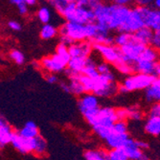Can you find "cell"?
I'll list each match as a JSON object with an SVG mask.
<instances>
[{
  "instance_id": "cell-1",
  "label": "cell",
  "mask_w": 160,
  "mask_h": 160,
  "mask_svg": "<svg viewBox=\"0 0 160 160\" xmlns=\"http://www.w3.org/2000/svg\"><path fill=\"white\" fill-rule=\"evenodd\" d=\"M119 85L115 82V76L112 72L100 74L95 80L93 93L98 97H112L118 93Z\"/></svg>"
},
{
  "instance_id": "cell-2",
  "label": "cell",
  "mask_w": 160,
  "mask_h": 160,
  "mask_svg": "<svg viewBox=\"0 0 160 160\" xmlns=\"http://www.w3.org/2000/svg\"><path fill=\"white\" fill-rule=\"evenodd\" d=\"M156 75L145 74V73H132L128 75V77L121 83L128 92L134 90H146L150 85L157 79Z\"/></svg>"
},
{
  "instance_id": "cell-3",
  "label": "cell",
  "mask_w": 160,
  "mask_h": 160,
  "mask_svg": "<svg viewBox=\"0 0 160 160\" xmlns=\"http://www.w3.org/2000/svg\"><path fill=\"white\" fill-rule=\"evenodd\" d=\"M60 35H67L75 41H82L88 39V31L84 24H81L74 21H66L63 23L59 30Z\"/></svg>"
},
{
  "instance_id": "cell-4",
  "label": "cell",
  "mask_w": 160,
  "mask_h": 160,
  "mask_svg": "<svg viewBox=\"0 0 160 160\" xmlns=\"http://www.w3.org/2000/svg\"><path fill=\"white\" fill-rule=\"evenodd\" d=\"M93 47L94 50L100 54L102 59L112 65L119 62L122 60L123 54L121 48L116 44L108 45L102 44V43H93Z\"/></svg>"
},
{
  "instance_id": "cell-5",
  "label": "cell",
  "mask_w": 160,
  "mask_h": 160,
  "mask_svg": "<svg viewBox=\"0 0 160 160\" xmlns=\"http://www.w3.org/2000/svg\"><path fill=\"white\" fill-rule=\"evenodd\" d=\"M132 9L128 6L111 4L110 17L108 22V26L110 30H119V28L124 24V22L128 18Z\"/></svg>"
},
{
  "instance_id": "cell-6",
  "label": "cell",
  "mask_w": 160,
  "mask_h": 160,
  "mask_svg": "<svg viewBox=\"0 0 160 160\" xmlns=\"http://www.w3.org/2000/svg\"><path fill=\"white\" fill-rule=\"evenodd\" d=\"M147 45L143 44V43L139 42L138 40L133 39L129 41L127 44L121 46V51H122V60L120 62H125L130 64H133L141 55V53L144 51Z\"/></svg>"
},
{
  "instance_id": "cell-7",
  "label": "cell",
  "mask_w": 160,
  "mask_h": 160,
  "mask_svg": "<svg viewBox=\"0 0 160 160\" xmlns=\"http://www.w3.org/2000/svg\"><path fill=\"white\" fill-rule=\"evenodd\" d=\"M40 65L42 69L50 73H60L65 70L68 62H66L60 55L55 53L51 56L43 58L40 61Z\"/></svg>"
},
{
  "instance_id": "cell-8",
  "label": "cell",
  "mask_w": 160,
  "mask_h": 160,
  "mask_svg": "<svg viewBox=\"0 0 160 160\" xmlns=\"http://www.w3.org/2000/svg\"><path fill=\"white\" fill-rule=\"evenodd\" d=\"M145 26V22L143 20V18L140 14L139 11L137 10V7L132 9L128 18L124 22V24L119 28L118 32H127L134 34L139 29Z\"/></svg>"
},
{
  "instance_id": "cell-9",
  "label": "cell",
  "mask_w": 160,
  "mask_h": 160,
  "mask_svg": "<svg viewBox=\"0 0 160 160\" xmlns=\"http://www.w3.org/2000/svg\"><path fill=\"white\" fill-rule=\"evenodd\" d=\"M137 10L143 18L145 26L152 28L153 31L160 30V10H152L149 6H137Z\"/></svg>"
},
{
  "instance_id": "cell-10",
  "label": "cell",
  "mask_w": 160,
  "mask_h": 160,
  "mask_svg": "<svg viewBox=\"0 0 160 160\" xmlns=\"http://www.w3.org/2000/svg\"><path fill=\"white\" fill-rule=\"evenodd\" d=\"M11 145L21 154L33 153L35 148V138L23 137L18 132V130H14Z\"/></svg>"
},
{
  "instance_id": "cell-11",
  "label": "cell",
  "mask_w": 160,
  "mask_h": 160,
  "mask_svg": "<svg viewBox=\"0 0 160 160\" xmlns=\"http://www.w3.org/2000/svg\"><path fill=\"white\" fill-rule=\"evenodd\" d=\"M117 120L118 118H117V114H116L115 108H110V107L101 108L93 126L99 125V126H103V127L113 129V126Z\"/></svg>"
},
{
  "instance_id": "cell-12",
  "label": "cell",
  "mask_w": 160,
  "mask_h": 160,
  "mask_svg": "<svg viewBox=\"0 0 160 160\" xmlns=\"http://www.w3.org/2000/svg\"><path fill=\"white\" fill-rule=\"evenodd\" d=\"M68 49L71 57H81L86 59V58L91 56L94 47H93V43L90 40L86 39L82 41L74 42L73 44L68 47Z\"/></svg>"
},
{
  "instance_id": "cell-13",
  "label": "cell",
  "mask_w": 160,
  "mask_h": 160,
  "mask_svg": "<svg viewBox=\"0 0 160 160\" xmlns=\"http://www.w3.org/2000/svg\"><path fill=\"white\" fill-rule=\"evenodd\" d=\"M69 21H74L81 24H89L96 22V17L93 10L82 8V7H77L74 13L72 14V17Z\"/></svg>"
},
{
  "instance_id": "cell-14",
  "label": "cell",
  "mask_w": 160,
  "mask_h": 160,
  "mask_svg": "<svg viewBox=\"0 0 160 160\" xmlns=\"http://www.w3.org/2000/svg\"><path fill=\"white\" fill-rule=\"evenodd\" d=\"M128 138H129V134L128 132L125 133L117 132L112 129V132L105 139V142L109 149H118V148L125 147Z\"/></svg>"
},
{
  "instance_id": "cell-15",
  "label": "cell",
  "mask_w": 160,
  "mask_h": 160,
  "mask_svg": "<svg viewBox=\"0 0 160 160\" xmlns=\"http://www.w3.org/2000/svg\"><path fill=\"white\" fill-rule=\"evenodd\" d=\"M128 159L130 160H147L148 156L144 153L143 150H141L136 144V140L129 137L124 147Z\"/></svg>"
},
{
  "instance_id": "cell-16",
  "label": "cell",
  "mask_w": 160,
  "mask_h": 160,
  "mask_svg": "<svg viewBox=\"0 0 160 160\" xmlns=\"http://www.w3.org/2000/svg\"><path fill=\"white\" fill-rule=\"evenodd\" d=\"M78 107L81 113L86 110L99 108L100 106H99L98 96L92 92L82 94V96H80V99L78 101Z\"/></svg>"
},
{
  "instance_id": "cell-17",
  "label": "cell",
  "mask_w": 160,
  "mask_h": 160,
  "mask_svg": "<svg viewBox=\"0 0 160 160\" xmlns=\"http://www.w3.org/2000/svg\"><path fill=\"white\" fill-rule=\"evenodd\" d=\"M13 132L14 130L12 126L4 118V116H1L0 118V147L1 149H3L6 145L11 144Z\"/></svg>"
},
{
  "instance_id": "cell-18",
  "label": "cell",
  "mask_w": 160,
  "mask_h": 160,
  "mask_svg": "<svg viewBox=\"0 0 160 160\" xmlns=\"http://www.w3.org/2000/svg\"><path fill=\"white\" fill-rule=\"evenodd\" d=\"M156 62H151V61L138 59L132 64L133 72L134 73H145V74L155 75Z\"/></svg>"
},
{
  "instance_id": "cell-19",
  "label": "cell",
  "mask_w": 160,
  "mask_h": 160,
  "mask_svg": "<svg viewBox=\"0 0 160 160\" xmlns=\"http://www.w3.org/2000/svg\"><path fill=\"white\" fill-rule=\"evenodd\" d=\"M145 132L152 136L160 135V116H149L144 125Z\"/></svg>"
},
{
  "instance_id": "cell-20",
  "label": "cell",
  "mask_w": 160,
  "mask_h": 160,
  "mask_svg": "<svg viewBox=\"0 0 160 160\" xmlns=\"http://www.w3.org/2000/svg\"><path fill=\"white\" fill-rule=\"evenodd\" d=\"M145 99L150 104L160 102V79L157 78L145 92Z\"/></svg>"
},
{
  "instance_id": "cell-21",
  "label": "cell",
  "mask_w": 160,
  "mask_h": 160,
  "mask_svg": "<svg viewBox=\"0 0 160 160\" xmlns=\"http://www.w3.org/2000/svg\"><path fill=\"white\" fill-rule=\"evenodd\" d=\"M153 34H154V31L152 28H150L148 26H144L134 33V37H135L136 40L143 43V44L151 45L152 38H153Z\"/></svg>"
},
{
  "instance_id": "cell-22",
  "label": "cell",
  "mask_w": 160,
  "mask_h": 160,
  "mask_svg": "<svg viewBox=\"0 0 160 160\" xmlns=\"http://www.w3.org/2000/svg\"><path fill=\"white\" fill-rule=\"evenodd\" d=\"M94 13L96 17V22L104 23L108 25L109 17H110V11H111V4L105 5L104 3H101L97 8L94 10Z\"/></svg>"
},
{
  "instance_id": "cell-23",
  "label": "cell",
  "mask_w": 160,
  "mask_h": 160,
  "mask_svg": "<svg viewBox=\"0 0 160 160\" xmlns=\"http://www.w3.org/2000/svg\"><path fill=\"white\" fill-rule=\"evenodd\" d=\"M97 65H98V62L95 61V59L92 56L86 58V64L82 70V74L88 76L94 80L98 79L100 76V73L97 69Z\"/></svg>"
},
{
  "instance_id": "cell-24",
  "label": "cell",
  "mask_w": 160,
  "mask_h": 160,
  "mask_svg": "<svg viewBox=\"0 0 160 160\" xmlns=\"http://www.w3.org/2000/svg\"><path fill=\"white\" fill-rule=\"evenodd\" d=\"M18 132L26 138H35L38 135H39V130L38 126L36 125L35 122L33 121H29L25 124V126L20 128L19 130H18Z\"/></svg>"
},
{
  "instance_id": "cell-25",
  "label": "cell",
  "mask_w": 160,
  "mask_h": 160,
  "mask_svg": "<svg viewBox=\"0 0 160 160\" xmlns=\"http://www.w3.org/2000/svg\"><path fill=\"white\" fill-rule=\"evenodd\" d=\"M83 158L86 160H108V151L105 149L88 150L83 152Z\"/></svg>"
},
{
  "instance_id": "cell-26",
  "label": "cell",
  "mask_w": 160,
  "mask_h": 160,
  "mask_svg": "<svg viewBox=\"0 0 160 160\" xmlns=\"http://www.w3.org/2000/svg\"><path fill=\"white\" fill-rule=\"evenodd\" d=\"M79 75H75L73 77L68 78L69 79V86H70L71 94H73L75 96H82V94L85 93V89H84L82 82L80 81Z\"/></svg>"
},
{
  "instance_id": "cell-27",
  "label": "cell",
  "mask_w": 160,
  "mask_h": 160,
  "mask_svg": "<svg viewBox=\"0 0 160 160\" xmlns=\"http://www.w3.org/2000/svg\"><path fill=\"white\" fill-rule=\"evenodd\" d=\"M86 64V59L81 57H71L67 67L71 69L75 74L82 73V70Z\"/></svg>"
},
{
  "instance_id": "cell-28",
  "label": "cell",
  "mask_w": 160,
  "mask_h": 160,
  "mask_svg": "<svg viewBox=\"0 0 160 160\" xmlns=\"http://www.w3.org/2000/svg\"><path fill=\"white\" fill-rule=\"evenodd\" d=\"M47 152V142L40 134L35 137V148L33 153L36 156L43 157L46 155Z\"/></svg>"
},
{
  "instance_id": "cell-29",
  "label": "cell",
  "mask_w": 160,
  "mask_h": 160,
  "mask_svg": "<svg viewBox=\"0 0 160 160\" xmlns=\"http://www.w3.org/2000/svg\"><path fill=\"white\" fill-rule=\"evenodd\" d=\"M58 34H59L58 29L50 23L43 24L39 32V36L43 40H49L51 38H54Z\"/></svg>"
},
{
  "instance_id": "cell-30",
  "label": "cell",
  "mask_w": 160,
  "mask_h": 160,
  "mask_svg": "<svg viewBox=\"0 0 160 160\" xmlns=\"http://www.w3.org/2000/svg\"><path fill=\"white\" fill-rule=\"evenodd\" d=\"M160 57V53L152 45H147L144 51L141 53L139 59L141 60H146L151 62H158Z\"/></svg>"
},
{
  "instance_id": "cell-31",
  "label": "cell",
  "mask_w": 160,
  "mask_h": 160,
  "mask_svg": "<svg viewBox=\"0 0 160 160\" xmlns=\"http://www.w3.org/2000/svg\"><path fill=\"white\" fill-rule=\"evenodd\" d=\"M133 39H135L134 34L127 33V32H119V34L115 37V44L121 47Z\"/></svg>"
},
{
  "instance_id": "cell-32",
  "label": "cell",
  "mask_w": 160,
  "mask_h": 160,
  "mask_svg": "<svg viewBox=\"0 0 160 160\" xmlns=\"http://www.w3.org/2000/svg\"><path fill=\"white\" fill-rule=\"evenodd\" d=\"M108 160H128V157L124 148L109 149Z\"/></svg>"
},
{
  "instance_id": "cell-33",
  "label": "cell",
  "mask_w": 160,
  "mask_h": 160,
  "mask_svg": "<svg viewBox=\"0 0 160 160\" xmlns=\"http://www.w3.org/2000/svg\"><path fill=\"white\" fill-rule=\"evenodd\" d=\"M79 78H80V81L82 82L84 89H85V93H90L92 92L93 93V89H94V85H95V80L86 76L82 73H81L79 75Z\"/></svg>"
},
{
  "instance_id": "cell-34",
  "label": "cell",
  "mask_w": 160,
  "mask_h": 160,
  "mask_svg": "<svg viewBox=\"0 0 160 160\" xmlns=\"http://www.w3.org/2000/svg\"><path fill=\"white\" fill-rule=\"evenodd\" d=\"M128 117L129 119L134 120V121H140L144 117V112L140 108L138 105H134L128 108Z\"/></svg>"
},
{
  "instance_id": "cell-35",
  "label": "cell",
  "mask_w": 160,
  "mask_h": 160,
  "mask_svg": "<svg viewBox=\"0 0 160 160\" xmlns=\"http://www.w3.org/2000/svg\"><path fill=\"white\" fill-rule=\"evenodd\" d=\"M113 66L117 69L121 74H124V75H130V74L134 73L132 64L125 62H119L117 63H115Z\"/></svg>"
},
{
  "instance_id": "cell-36",
  "label": "cell",
  "mask_w": 160,
  "mask_h": 160,
  "mask_svg": "<svg viewBox=\"0 0 160 160\" xmlns=\"http://www.w3.org/2000/svg\"><path fill=\"white\" fill-rule=\"evenodd\" d=\"M9 57H10V59L12 61H13L18 65H22L25 62V56L23 55V53L17 49L11 50Z\"/></svg>"
},
{
  "instance_id": "cell-37",
  "label": "cell",
  "mask_w": 160,
  "mask_h": 160,
  "mask_svg": "<svg viewBox=\"0 0 160 160\" xmlns=\"http://www.w3.org/2000/svg\"><path fill=\"white\" fill-rule=\"evenodd\" d=\"M38 18L42 24L49 23L51 19V13H50L49 9L47 7H41L38 11Z\"/></svg>"
},
{
  "instance_id": "cell-38",
  "label": "cell",
  "mask_w": 160,
  "mask_h": 160,
  "mask_svg": "<svg viewBox=\"0 0 160 160\" xmlns=\"http://www.w3.org/2000/svg\"><path fill=\"white\" fill-rule=\"evenodd\" d=\"M92 129H93V132L103 140H105L108 136V134L112 132L111 128H106L103 126H99V125L93 126Z\"/></svg>"
},
{
  "instance_id": "cell-39",
  "label": "cell",
  "mask_w": 160,
  "mask_h": 160,
  "mask_svg": "<svg viewBox=\"0 0 160 160\" xmlns=\"http://www.w3.org/2000/svg\"><path fill=\"white\" fill-rule=\"evenodd\" d=\"M56 53L58 55H60L66 62H69V61L71 59V55L69 53L68 46L62 44V43H60V44L58 45L57 48H56Z\"/></svg>"
},
{
  "instance_id": "cell-40",
  "label": "cell",
  "mask_w": 160,
  "mask_h": 160,
  "mask_svg": "<svg viewBox=\"0 0 160 160\" xmlns=\"http://www.w3.org/2000/svg\"><path fill=\"white\" fill-rule=\"evenodd\" d=\"M77 3L76 2H69L66 6V8L64 9V11L62 12V13L61 14V16L66 20V21H69L72 14L74 13V12L76 11L77 9Z\"/></svg>"
},
{
  "instance_id": "cell-41",
  "label": "cell",
  "mask_w": 160,
  "mask_h": 160,
  "mask_svg": "<svg viewBox=\"0 0 160 160\" xmlns=\"http://www.w3.org/2000/svg\"><path fill=\"white\" fill-rule=\"evenodd\" d=\"M50 1H51L52 6L55 8V10L60 14L62 13V12L66 8L67 4L69 3L67 0H50Z\"/></svg>"
},
{
  "instance_id": "cell-42",
  "label": "cell",
  "mask_w": 160,
  "mask_h": 160,
  "mask_svg": "<svg viewBox=\"0 0 160 160\" xmlns=\"http://www.w3.org/2000/svg\"><path fill=\"white\" fill-rule=\"evenodd\" d=\"M113 130H115V132H122V133L128 132V126L127 121L126 120H117L113 126Z\"/></svg>"
},
{
  "instance_id": "cell-43",
  "label": "cell",
  "mask_w": 160,
  "mask_h": 160,
  "mask_svg": "<svg viewBox=\"0 0 160 160\" xmlns=\"http://www.w3.org/2000/svg\"><path fill=\"white\" fill-rule=\"evenodd\" d=\"M97 69L99 71L100 74H105V73H108V72H110L111 71V68H110V63L103 61L98 63L97 65Z\"/></svg>"
},
{
  "instance_id": "cell-44",
  "label": "cell",
  "mask_w": 160,
  "mask_h": 160,
  "mask_svg": "<svg viewBox=\"0 0 160 160\" xmlns=\"http://www.w3.org/2000/svg\"><path fill=\"white\" fill-rule=\"evenodd\" d=\"M152 47H154L159 53H160V30L154 31L153 38L152 40Z\"/></svg>"
},
{
  "instance_id": "cell-45",
  "label": "cell",
  "mask_w": 160,
  "mask_h": 160,
  "mask_svg": "<svg viewBox=\"0 0 160 160\" xmlns=\"http://www.w3.org/2000/svg\"><path fill=\"white\" fill-rule=\"evenodd\" d=\"M149 116H160V102L153 103L149 109Z\"/></svg>"
},
{
  "instance_id": "cell-46",
  "label": "cell",
  "mask_w": 160,
  "mask_h": 160,
  "mask_svg": "<svg viewBox=\"0 0 160 160\" xmlns=\"http://www.w3.org/2000/svg\"><path fill=\"white\" fill-rule=\"evenodd\" d=\"M116 114H117L118 120H128V108H117L116 109Z\"/></svg>"
},
{
  "instance_id": "cell-47",
  "label": "cell",
  "mask_w": 160,
  "mask_h": 160,
  "mask_svg": "<svg viewBox=\"0 0 160 160\" xmlns=\"http://www.w3.org/2000/svg\"><path fill=\"white\" fill-rule=\"evenodd\" d=\"M60 36H61L60 37V43H62V44H64L68 47L73 44L74 42H76L73 38H70L67 35H60Z\"/></svg>"
},
{
  "instance_id": "cell-48",
  "label": "cell",
  "mask_w": 160,
  "mask_h": 160,
  "mask_svg": "<svg viewBox=\"0 0 160 160\" xmlns=\"http://www.w3.org/2000/svg\"><path fill=\"white\" fill-rule=\"evenodd\" d=\"M8 27L12 31H20L21 30V25L18 22V21H14V20H11L8 22Z\"/></svg>"
},
{
  "instance_id": "cell-49",
  "label": "cell",
  "mask_w": 160,
  "mask_h": 160,
  "mask_svg": "<svg viewBox=\"0 0 160 160\" xmlns=\"http://www.w3.org/2000/svg\"><path fill=\"white\" fill-rule=\"evenodd\" d=\"M44 77H45V80L49 83H56L58 82V78L55 75V73H50V72H47Z\"/></svg>"
},
{
  "instance_id": "cell-50",
  "label": "cell",
  "mask_w": 160,
  "mask_h": 160,
  "mask_svg": "<svg viewBox=\"0 0 160 160\" xmlns=\"http://www.w3.org/2000/svg\"><path fill=\"white\" fill-rule=\"evenodd\" d=\"M28 4H26L25 2H23V3H21V4H19V5H18V12H19V13L21 14V16H25V14L28 12Z\"/></svg>"
},
{
  "instance_id": "cell-51",
  "label": "cell",
  "mask_w": 160,
  "mask_h": 160,
  "mask_svg": "<svg viewBox=\"0 0 160 160\" xmlns=\"http://www.w3.org/2000/svg\"><path fill=\"white\" fill-rule=\"evenodd\" d=\"M137 6H150L152 3H154V0H135Z\"/></svg>"
},
{
  "instance_id": "cell-52",
  "label": "cell",
  "mask_w": 160,
  "mask_h": 160,
  "mask_svg": "<svg viewBox=\"0 0 160 160\" xmlns=\"http://www.w3.org/2000/svg\"><path fill=\"white\" fill-rule=\"evenodd\" d=\"M114 4L117 5H123V6H128L133 2V0H112Z\"/></svg>"
},
{
  "instance_id": "cell-53",
  "label": "cell",
  "mask_w": 160,
  "mask_h": 160,
  "mask_svg": "<svg viewBox=\"0 0 160 160\" xmlns=\"http://www.w3.org/2000/svg\"><path fill=\"white\" fill-rule=\"evenodd\" d=\"M136 144H137V146L141 149V150H148L150 148V145L149 143L147 142H145V141H142V140H136Z\"/></svg>"
},
{
  "instance_id": "cell-54",
  "label": "cell",
  "mask_w": 160,
  "mask_h": 160,
  "mask_svg": "<svg viewBox=\"0 0 160 160\" xmlns=\"http://www.w3.org/2000/svg\"><path fill=\"white\" fill-rule=\"evenodd\" d=\"M60 85H61V88H62V89L64 92H66V93H71L69 83H67V82H62L60 83Z\"/></svg>"
},
{
  "instance_id": "cell-55",
  "label": "cell",
  "mask_w": 160,
  "mask_h": 160,
  "mask_svg": "<svg viewBox=\"0 0 160 160\" xmlns=\"http://www.w3.org/2000/svg\"><path fill=\"white\" fill-rule=\"evenodd\" d=\"M155 75L157 77L160 76V61L156 62V68H155Z\"/></svg>"
},
{
  "instance_id": "cell-56",
  "label": "cell",
  "mask_w": 160,
  "mask_h": 160,
  "mask_svg": "<svg viewBox=\"0 0 160 160\" xmlns=\"http://www.w3.org/2000/svg\"><path fill=\"white\" fill-rule=\"evenodd\" d=\"M24 2L29 6H34L37 3V0H24Z\"/></svg>"
},
{
  "instance_id": "cell-57",
  "label": "cell",
  "mask_w": 160,
  "mask_h": 160,
  "mask_svg": "<svg viewBox=\"0 0 160 160\" xmlns=\"http://www.w3.org/2000/svg\"><path fill=\"white\" fill-rule=\"evenodd\" d=\"M10 2L12 3V4H14V5H19V4H21V3H23L24 2V0H10Z\"/></svg>"
},
{
  "instance_id": "cell-58",
  "label": "cell",
  "mask_w": 160,
  "mask_h": 160,
  "mask_svg": "<svg viewBox=\"0 0 160 160\" xmlns=\"http://www.w3.org/2000/svg\"><path fill=\"white\" fill-rule=\"evenodd\" d=\"M154 5L157 9L160 10V0H154Z\"/></svg>"
},
{
  "instance_id": "cell-59",
  "label": "cell",
  "mask_w": 160,
  "mask_h": 160,
  "mask_svg": "<svg viewBox=\"0 0 160 160\" xmlns=\"http://www.w3.org/2000/svg\"><path fill=\"white\" fill-rule=\"evenodd\" d=\"M68 2H77V0H67Z\"/></svg>"
},
{
  "instance_id": "cell-60",
  "label": "cell",
  "mask_w": 160,
  "mask_h": 160,
  "mask_svg": "<svg viewBox=\"0 0 160 160\" xmlns=\"http://www.w3.org/2000/svg\"><path fill=\"white\" fill-rule=\"evenodd\" d=\"M45 1H50V0H45Z\"/></svg>"
}]
</instances>
